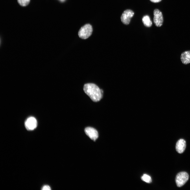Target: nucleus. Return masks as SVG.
<instances>
[{
	"mask_svg": "<svg viewBox=\"0 0 190 190\" xmlns=\"http://www.w3.org/2000/svg\"><path fill=\"white\" fill-rule=\"evenodd\" d=\"M151 2L156 3L160 2L162 0H150Z\"/></svg>",
	"mask_w": 190,
	"mask_h": 190,
	"instance_id": "14",
	"label": "nucleus"
},
{
	"mask_svg": "<svg viewBox=\"0 0 190 190\" xmlns=\"http://www.w3.org/2000/svg\"><path fill=\"white\" fill-rule=\"evenodd\" d=\"M37 125V122L34 117H30L27 118L25 122L26 128L28 130H32L35 129Z\"/></svg>",
	"mask_w": 190,
	"mask_h": 190,
	"instance_id": "6",
	"label": "nucleus"
},
{
	"mask_svg": "<svg viewBox=\"0 0 190 190\" xmlns=\"http://www.w3.org/2000/svg\"><path fill=\"white\" fill-rule=\"evenodd\" d=\"M41 189L42 190H50L51 188L49 186L45 185L42 187Z\"/></svg>",
	"mask_w": 190,
	"mask_h": 190,
	"instance_id": "13",
	"label": "nucleus"
},
{
	"mask_svg": "<svg viewBox=\"0 0 190 190\" xmlns=\"http://www.w3.org/2000/svg\"><path fill=\"white\" fill-rule=\"evenodd\" d=\"M188 174L186 172H182L178 173L175 177V182L177 187H180L185 184L189 179Z\"/></svg>",
	"mask_w": 190,
	"mask_h": 190,
	"instance_id": "3",
	"label": "nucleus"
},
{
	"mask_svg": "<svg viewBox=\"0 0 190 190\" xmlns=\"http://www.w3.org/2000/svg\"><path fill=\"white\" fill-rule=\"evenodd\" d=\"M92 31V26L89 24H87L82 27L80 29L78 35L80 38L86 39L91 35Z\"/></svg>",
	"mask_w": 190,
	"mask_h": 190,
	"instance_id": "2",
	"label": "nucleus"
},
{
	"mask_svg": "<svg viewBox=\"0 0 190 190\" xmlns=\"http://www.w3.org/2000/svg\"><path fill=\"white\" fill-rule=\"evenodd\" d=\"M186 146V142L183 139H179L177 142L175 148L177 152L181 154L184 152Z\"/></svg>",
	"mask_w": 190,
	"mask_h": 190,
	"instance_id": "8",
	"label": "nucleus"
},
{
	"mask_svg": "<svg viewBox=\"0 0 190 190\" xmlns=\"http://www.w3.org/2000/svg\"><path fill=\"white\" fill-rule=\"evenodd\" d=\"M18 3L21 6H25L29 3L30 0H17Z\"/></svg>",
	"mask_w": 190,
	"mask_h": 190,
	"instance_id": "12",
	"label": "nucleus"
},
{
	"mask_svg": "<svg viewBox=\"0 0 190 190\" xmlns=\"http://www.w3.org/2000/svg\"><path fill=\"white\" fill-rule=\"evenodd\" d=\"M141 179L143 181L147 183H150L152 182L150 177L146 174H143L141 177Z\"/></svg>",
	"mask_w": 190,
	"mask_h": 190,
	"instance_id": "11",
	"label": "nucleus"
},
{
	"mask_svg": "<svg viewBox=\"0 0 190 190\" xmlns=\"http://www.w3.org/2000/svg\"><path fill=\"white\" fill-rule=\"evenodd\" d=\"M153 21L155 25L158 27L163 25V18L162 12L158 9H155L153 12Z\"/></svg>",
	"mask_w": 190,
	"mask_h": 190,
	"instance_id": "4",
	"label": "nucleus"
},
{
	"mask_svg": "<svg viewBox=\"0 0 190 190\" xmlns=\"http://www.w3.org/2000/svg\"><path fill=\"white\" fill-rule=\"evenodd\" d=\"M84 131L86 134L92 140L95 141L98 136L97 131L94 128L87 127L85 128Z\"/></svg>",
	"mask_w": 190,
	"mask_h": 190,
	"instance_id": "7",
	"label": "nucleus"
},
{
	"mask_svg": "<svg viewBox=\"0 0 190 190\" xmlns=\"http://www.w3.org/2000/svg\"><path fill=\"white\" fill-rule=\"evenodd\" d=\"M134 15V12L131 10L127 9L124 11L121 16V22L125 25L129 24L131 18L133 17Z\"/></svg>",
	"mask_w": 190,
	"mask_h": 190,
	"instance_id": "5",
	"label": "nucleus"
},
{
	"mask_svg": "<svg viewBox=\"0 0 190 190\" xmlns=\"http://www.w3.org/2000/svg\"><path fill=\"white\" fill-rule=\"evenodd\" d=\"M142 21L144 25L147 27H150L152 26V23L148 15L144 16L142 18Z\"/></svg>",
	"mask_w": 190,
	"mask_h": 190,
	"instance_id": "10",
	"label": "nucleus"
},
{
	"mask_svg": "<svg viewBox=\"0 0 190 190\" xmlns=\"http://www.w3.org/2000/svg\"><path fill=\"white\" fill-rule=\"evenodd\" d=\"M180 59L182 63L184 64L190 63V50L182 53L180 56Z\"/></svg>",
	"mask_w": 190,
	"mask_h": 190,
	"instance_id": "9",
	"label": "nucleus"
},
{
	"mask_svg": "<svg viewBox=\"0 0 190 190\" xmlns=\"http://www.w3.org/2000/svg\"><path fill=\"white\" fill-rule=\"evenodd\" d=\"M61 0V1H63V0Z\"/></svg>",
	"mask_w": 190,
	"mask_h": 190,
	"instance_id": "15",
	"label": "nucleus"
},
{
	"mask_svg": "<svg viewBox=\"0 0 190 190\" xmlns=\"http://www.w3.org/2000/svg\"><path fill=\"white\" fill-rule=\"evenodd\" d=\"M83 90L85 93L94 102L99 101L102 97L103 91L100 89L94 84L88 83L85 84L83 87Z\"/></svg>",
	"mask_w": 190,
	"mask_h": 190,
	"instance_id": "1",
	"label": "nucleus"
}]
</instances>
